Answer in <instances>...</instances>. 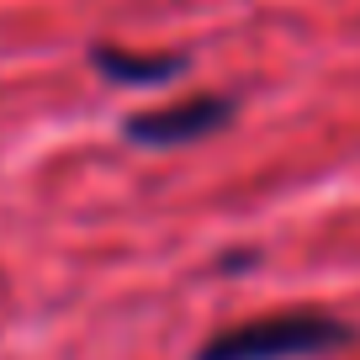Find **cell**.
Instances as JSON below:
<instances>
[{
  "label": "cell",
  "instance_id": "obj_1",
  "mask_svg": "<svg viewBox=\"0 0 360 360\" xmlns=\"http://www.w3.org/2000/svg\"><path fill=\"white\" fill-rule=\"evenodd\" d=\"M349 339H355V328L328 313H270L223 328L217 339L202 345L196 360H297V355H328Z\"/></svg>",
  "mask_w": 360,
  "mask_h": 360
},
{
  "label": "cell",
  "instance_id": "obj_3",
  "mask_svg": "<svg viewBox=\"0 0 360 360\" xmlns=\"http://www.w3.org/2000/svg\"><path fill=\"white\" fill-rule=\"evenodd\" d=\"M90 64L101 69L117 85H159V79H175L186 69L180 53H122V48H90Z\"/></svg>",
  "mask_w": 360,
  "mask_h": 360
},
{
  "label": "cell",
  "instance_id": "obj_2",
  "mask_svg": "<svg viewBox=\"0 0 360 360\" xmlns=\"http://www.w3.org/2000/svg\"><path fill=\"white\" fill-rule=\"evenodd\" d=\"M228 117H233L228 96H191L180 106L127 117V138L143 148H180V143H196V138H212L217 127H228Z\"/></svg>",
  "mask_w": 360,
  "mask_h": 360
}]
</instances>
